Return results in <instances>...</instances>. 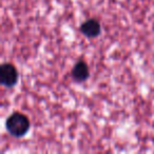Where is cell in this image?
<instances>
[{
	"mask_svg": "<svg viewBox=\"0 0 154 154\" xmlns=\"http://www.w3.org/2000/svg\"><path fill=\"white\" fill-rule=\"evenodd\" d=\"M8 132L15 137H21L26 135V133L30 129V120L28 116L20 112H15L9 116L5 122Z\"/></svg>",
	"mask_w": 154,
	"mask_h": 154,
	"instance_id": "6da1fadb",
	"label": "cell"
},
{
	"mask_svg": "<svg viewBox=\"0 0 154 154\" xmlns=\"http://www.w3.org/2000/svg\"><path fill=\"white\" fill-rule=\"evenodd\" d=\"M18 71L12 63H3L0 68V82L5 87L12 88L17 84Z\"/></svg>",
	"mask_w": 154,
	"mask_h": 154,
	"instance_id": "7a4b0ae2",
	"label": "cell"
},
{
	"mask_svg": "<svg viewBox=\"0 0 154 154\" xmlns=\"http://www.w3.org/2000/svg\"><path fill=\"white\" fill-rule=\"evenodd\" d=\"M89 76H90V71H89V66L86 61L79 60L74 64L72 69V77L75 82H82L88 79Z\"/></svg>",
	"mask_w": 154,
	"mask_h": 154,
	"instance_id": "3957f363",
	"label": "cell"
},
{
	"mask_svg": "<svg viewBox=\"0 0 154 154\" xmlns=\"http://www.w3.org/2000/svg\"><path fill=\"white\" fill-rule=\"evenodd\" d=\"M80 32L85 36L89 37V38L97 37L101 32L100 23L96 19H89L87 21H85L84 23H82V26H80Z\"/></svg>",
	"mask_w": 154,
	"mask_h": 154,
	"instance_id": "277c9868",
	"label": "cell"
}]
</instances>
